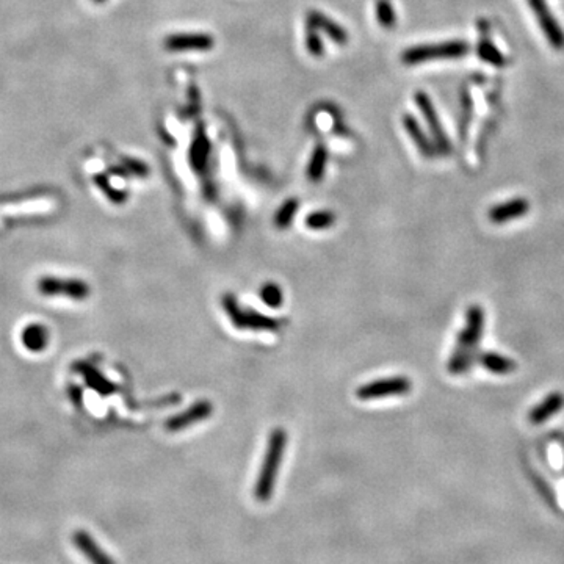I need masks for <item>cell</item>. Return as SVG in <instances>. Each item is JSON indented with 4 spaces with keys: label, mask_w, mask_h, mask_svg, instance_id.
I'll return each mask as SVG.
<instances>
[{
    "label": "cell",
    "mask_w": 564,
    "mask_h": 564,
    "mask_svg": "<svg viewBox=\"0 0 564 564\" xmlns=\"http://www.w3.org/2000/svg\"><path fill=\"white\" fill-rule=\"evenodd\" d=\"M285 445H287V433L282 430V428H276L268 438L265 456H263L259 475H257V481L254 486L256 499L259 501H267L273 495L282 458H284Z\"/></svg>",
    "instance_id": "7a4b0ae2"
},
{
    "label": "cell",
    "mask_w": 564,
    "mask_h": 564,
    "mask_svg": "<svg viewBox=\"0 0 564 564\" xmlns=\"http://www.w3.org/2000/svg\"><path fill=\"white\" fill-rule=\"evenodd\" d=\"M470 52V44L464 40H451L442 42H430L408 47L401 53V61L408 66L422 65L433 60H456Z\"/></svg>",
    "instance_id": "3957f363"
},
{
    "label": "cell",
    "mask_w": 564,
    "mask_h": 564,
    "mask_svg": "<svg viewBox=\"0 0 564 564\" xmlns=\"http://www.w3.org/2000/svg\"><path fill=\"white\" fill-rule=\"evenodd\" d=\"M210 149L212 144L206 133V128L202 124H198L188 149V162L196 173H202L206 169L208 157H210Z\"/></svg>",
    "instance_id": "7c38bea8"
},
{
    "label": "cell",
    "mask_w": 564,
    "mask_h": 564,
    "mask_svg": "<svg viewBox=\"0 0 564 564\" xmlns=\"http://www.w3.org/2000/svg\"><path fill=\"white\" fill-rule=\"evenodd\" d=\"M484 331V310L481 306L474 304L465 312V326L458 334L455 349L447 364V370L451 375L467 373L478 359V348Z\"/></svg>",
    "instance_id": "6da1fadb"
},
{
    "label": "cell",
    "mask_w": 564,
    "mask_h": 564,
    "mask_svg": "<svg viewBox=\"0 0 564 564\" xmlns=\"http://www.w3.org/2000/svg\"><path fill=\"white\" fill-rule=\"evenodd\" d=\"M306 47H308L309 53L314 55V57H323L324 53L323 41L320 40L318 30L312 26H308V30H306Z\"/></svg>",
    "instance_id": "484cf974"
},
{
    "label": "cell",
    "mask_w": 564,
    "mask_h": 564,
    "mask_svg": "<svg viewBox=\"0 0 564 564\" xmlns=\"http://www.w3.org/2000/svg\"><path fill=\"white\" fill-rule=\"evenodd\" d=\"M222 306L226 315L229 317L231 323L237 329H251V331H268L274 333L281 328V322L267 317L254 309H242L237 298L232 293H226L222 298Z\"/></svg>",
    "instance_id": "277c9868"
},
{
    "label": "cell",
    "mask_w": 564,
    "mask_h": 564,
    "mask_svg": "<svg viewBox=\"0 0 564 564\" xmlns=\"http://www.w3.org/2000/svg\"><path fill=\"white\" fill-rule=\"evenodd\" d=\"M461 106H463V118L461 122H459V132H461V137L465 135V128H467L470 118H472V110H474V106H472V99L467 91H464L463 93V99H461Z\"/></svg>",
    "instance_id": "83f0119b"
},
{
    "label": "cell",
    "mask_w": 564,
    "mask_h": 564,
    "mask_svg": "<svg viewBox=\"0 0 564 564\" xmlns=\"http://www.w3.org/2000/svg\"><path fill=\"white\" fill-rule=\"evenodd\" d=\"M476 53H478V57H480L483 61H486L488 65H492L497 67H504L506 65L505 55L499 51L497 46L494 44L492 40H490L489 27L486 22H481V26H480V41H478Z\"/></svg>",
    "instance_id": "2e32d148"
},
{
    "label": "cell",
    "mask_w": 564,
    "mask_h": 564,
    "mask_svg": "<svg viewBox=\"0 0 564 564\" xmlns=\"http://www.w3.org/2000/svg\"><path fill=\"white\" fill-rule=\"evenodd\" d=\"M21 339H22L24 347H26L27 349H30V351L38 353V351H42V349L47 347L49 331H47V328L44 326V324L32 323L22 331Z\"/></svg>",
    "instance_id": "d6986e66"
},
{
    "label": "cell",
    "mask_w": 564,
    "mask_h": 564,
    "mask_svg": "<svg viewBox=\"0 0 564 564\" xmlns=\"http://www.w3.org/2000/svg\"><path fill=\"white\" fill-rule=\"evenodd\" d=\"M163 44L169 52H206L215 46V40L208 33H174L167 36Z\"/></svg>",
    "instance_id": "30bf717a"
},
{
    "label": "cell",
    "mask_w": 564,
    "mask_h": 564,
    "mask_svg": "<svg viewBox=\"0 0 564 564\" xmlns=\"http://www.w3.org/2000/svg\"><path fill=\"white\" fill-rule=\"evenodd\" d=\"M124 165H126V167H127L128 169H131L132 174L138 176V177H146V176L149 174V168L146 167V165H144L143 162L131 160V158H127V160H124Z\"/></svg>",
    "instance_id": "f1b7e54d"
},
{
    "label": "cell",
    "mask_w": 564,
    "mask_h": 564,
    "mask_svg": "<svg viewBox=\"0 0 564 564\" xmlns=\"http://www.w3.org/2000/svg\"><path fill=\"white\" fill-rule=\"evenodd\" d=\"M259 297L262 299V303H265L268 308L272 309H279L284 301V295H282V290L278 284L274 282H267L260 287Z\"/></svg>",
    "instance_id": "cb8c5ba5"
},
{
    "label": "cell",
    "mask_w": 564,
    "mask_h": 564,
    "mask_svg": "<svg viewBox=\"0 0 564 564\" xmlns=\"http://www.w3.org/2000/svg\"><path fill=\"white\" fill-rule=\"evenodd\" d=\"M526 3L530 5V8L535 15L539 28L542 30V33L547 40L549 44L556 49V51H563L564 49V30L561 28L560 22L556 21V17L551 13L549 5L545 0H526Z\"/></svg>",
    "instance_id": "52a82bcc"
},
{
    "label": "cell",
    "mask_w": 564,
    "mask_h": 564,
    "mask_svg": "<svg viewBox=\"0 0 564 564\" xmlns=\"http://www.w3.org/2000/svg\"><path fill=\"white\" fill-rule=\"evenodd\" d=\"M328 165V148L324 144H317L312 152L308 165V179L310 182H320Z\"/></svg>",
    "instance_id": "ffe728a7"
},
{
    "label": "cell",
    "mask_w": 564,
    "mask_h": 564,
    "mask_svg": "<svg viewBox=\"0 0 564 564\" xmlns=\"http://www.w3.org/2000/svg\"><path fill=\"white\" fill-rule=\"evenodd\" d=\"M96 2H106V0H96Z\"/></svg>",
    "instance_id": "f546056e"
},
{
    "label": "cell",
    "mask_w": 564,
    "mask_h": 564,
    "mask_svg": "<svg viewBox=\"0 0 564 564\" xmlns=\"http://www.w3.org/2000/svg\"><path fill=\"white\" fill-rule=\"evenodd\" d=\"M414 101L417 103V107H419L420 113L423 115V118H425L428 128H430L431 140H433L434 146H436L438 156H444V157L450 156L453 152V146L444 131L442 122H440V119H439V115L436 112V107H434L431 97L426 93H423V91H417L414 96Z\"/></svg>",
    "instance_id": "5b68a950"
},
{
    "label": "cell",
    "mask_w": 564,
    "mask_h": 564,
    "mask_svg": "<svg viewBox=\"0 0 564 564\" xmlns=\"http://www.w3.org/2000/svg\"><path fill=\"white\" fill-rule=\"evenodd\" d=\"M476 363L480 364L483 369H486L490 373H495V375H508V373H513L517 369V365L513 359L494 351L480 353L478 354Z\"/></svg>",
    "instance_id": "ac0fdd59"
},
{
    "label": "cell",
    "mask_w": 564,
    "mask_h": 564,
    "mask_svg": "<svg viewBox=\"0 0 564 564\" xmlns=\"http://www.w3.org/2000/svg\"><path fill=\"white\" fill-rule=\"evenodd\" d=\"M298 208H299L298 199H295V198L287 199L284 204H282L278 208V212H276V215H274L273 222H274L276 228L281 229V231L289 229L292 222H293V218H295V215H297Z\"/></svg>",
    "instance_id": "7402d4cb"
},
{
    "label": "cell",
    "mask_w": 564,
    "mask_h": 564,
    "mask_svg": "<svg viewBox=\"0 0 564 564\" xmlns=\"http://www.w3.org/2000/svg\"><path fill=\"white\" fill-rule=\"evenodd\" d=\"M212 413H213V404L210 401L198 400L196 403H193L188 409L182 410L181 414L169 417L167 423H165V428H167V430L171 433H179V431L187 430V428H190V426H193L194 423L207 420L208 417L212 415Z\"/></svg>",
    "instance_id": "9c48e42d"
},
{
    "label": "cell",
    "mask_w": 564,
    "mask_h": 564,
    "mask_svg": "<svg viewBox=\"0 0 564 564\" xmlns=\"http://www.w3.org/2000/svg\"><path fill=\"white\" fill-rule=\"evenodd\" d=\"M410 389H413V384L406 376H392L359 385L356 397L363 401H372L379 400V398L408 395Z\"/></svg>",
    "instance_id": "8992f818"
},
{
    "label": "cell",
    "mask_w": 564,
    "mask_h": 564,
    "mask_svg": "<svg viewBox=\"0 0 564 564\" xmlns=\"http://www.w3.org/2000/svg\"><path fill=\"white\" fill-rule=\"evenodd\" d=\"M529 210H530L529 199L514 198L490 207L488 217L494 224H505L508 222H513V219L525 217Z\"/></svg>",
    "instance_id": "8fae6325"
},
{
    "label": "cell",
    "mask_w": 564,
    "mask_h": 564,
    "mask_svg": "<svg viewBox=\"0 0 564 564\" xmlns=\"http://www.w3.org/2000/svg\"><path fill=\"white\" fill-rule=\"evenodd\" d=\"M81 372L85 375L87 383L96 392H99L101 395H110V394H113V392H116V385L110 383L108 379L103 378L99 372L93 369V367H90V365L81 367Z\"/></svg>",
    "instance_id": "44dd1931"
},
{
    "label": "cell",
    "mask_w": 564,
    "mask_h": 564,
    "mask_svg": "<svg viewBox=\"0 0 564 564\" xmlns=\"http://www.w3.org/2000/svg\"><path fill=\"white\" fill-rule=\"evenodd\" d=\"M38 289L42 295H65L72 299H85L90 297V287L81 279H58L42 278L38 282Z\"/></svg>",
    "instance_id": "ba28073f"
},
{
    "label": "cell",
    "mask_w": 564,
    "mask_h": 564,
    "mask_svg": "<svg viewBox=\"0 0 564 564\" xmlns=\"http://www.w3.org/2000/svg\"><path fill=\"white\" fill-rule=\"evenodd\" d=\"M375 10H376V19L379 22V26L385 30H390L395 27L397 15H395L394 7H392L390 0H378Z\"/></svg>",
    "instance_id": "d4e9b609"
},
{
    "label": "cell",
    "mask_w": 564,
    "mask_h": 564,
    "mask_svg": "<svg viewBox=\"0 0 564 564\" xmlns=\"http://www.w3.org/2000/svg\"><path fill=\"white\" fill-rule=\"evenodd\" d=\"M403 127L406 133L409 135V138L413 140V143L417 146V149H419L420 154L426 158H433L438 156V151H436V146H434L433 140L428 137L423 131L420 122L417 121L413 115L406 113L403 115Z\"/></svg>",
    "instance_id": "5bb4252c"
},
{
    "label": "cell",
    "mask_w": 564,
    "mask_h": 564,
    "mask_svg": "<svg viewBox=\"0 0 564 564\" xmlns=\"http://www.w3.org/2000/svg\"><path fill=\"white\" fill-rule=\"evenodd\" d=\"M96 183L102 188V192L107 194V198L112 202H115V204H122L124 199L127 198V193L119 192V190H116L115 187L110 185L108 179L103 174H97L96 176Z\"/></svg>",
    "instance_id": "4316f807"
},
{
    "label": "cell",
    "mask_w": 564,
    "mask_h": 564,
    "mask_svg": "<svg viewBox=\"0 0 564 564\" xmlns=\"http://www.w3.org/2000/svg\"><path fill=\"white\" fill-rule=\"evenodd\" d=\"M563 408H564V395L560 394V392H551V394H549L541 403H538L536 406L530 410L529 415L530 422L535 423V425L547 422L550 417L560 413Z\"/></svg>",
    "instance_id": "e0dca14e"
},
{
    "label": "cell",
    "mask_w": 564,
    "mask_h": 564,
    "mask_svg": "<svg viewBox=\"0 0 564 564\" xmlns=\"http://www.w3.org/2000/svg\"><path fill=\"white\" fill-rule=\"evenodd\" d=\"M308 26L315 27L317 30H322V32L326 33L329 36V40L334 41L335 44L343 46L348 42L347 30L343 28L340 24L331 19V17L322 15L320 11H309Z\"/></svg>",
    "instance_id": "9a60e30c"
},
{
    "label": "cell",
    "mask_w": 564,
    "mask_h": 564,
    "mask_svg": "<svg viewBox=\"0 0 564 564\" xmlns=\"http://www.w3.org/2000/svg\"><path fill=\"white\" fill-rule=\"evenodd\" d=\"M72 542L91 564H116L113 558L106 554V550L96 542V539L88 531H76L72 535Z\"/></svg>",
    "instance_id": "4fadbf2b"
},
{
    "label": "cell",
    "mask_w": 564,
    "mask_h": 564,
    "mask_svg": "<svg viewBox=\"0 0 564 564\" xmlns=\"http://www.w3.org/2000/svg\"><path fill=\"white\" fill-rule=\"evenodd\" d=\"M306 228L310 231H324L329 229L335 223V215L331 210H317L309 213L304 219Z\"/></svg>",
    "instance_id": "603a6c76"
}]
</instances>
